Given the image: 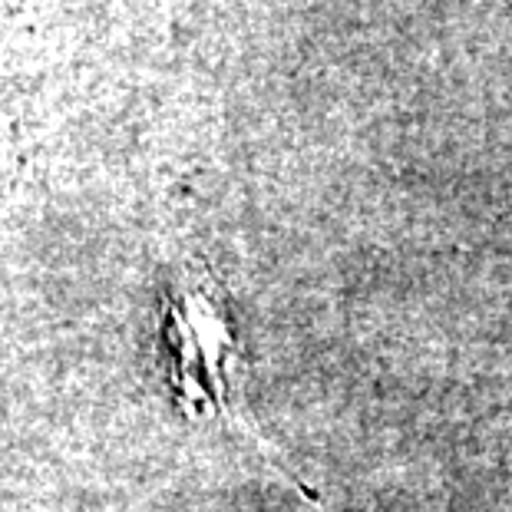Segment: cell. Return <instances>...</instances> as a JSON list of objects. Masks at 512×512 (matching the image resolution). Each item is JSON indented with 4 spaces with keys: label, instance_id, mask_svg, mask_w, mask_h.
I'll list each match as a JSON object with an SVG mask.
<instances>
[{
    "label": "cell",
    "instance_id": "1",
    "mask_svg": "<svg viewBox=\"0 0 512 512\" xmlns=\"http://www.w3.org/2000/svg\"><path fill=\"white\" fill-rule=\"evenodd\" d=\"M169 341L176 351V387L189 410H222L232 331L219 298L202 285L182 288L169 304Z\"/></svg>",
    "mask_w": 512,
    "mask_h": 512
}]
</instances>
